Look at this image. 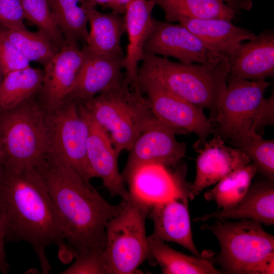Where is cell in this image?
Returning <instances> with one entry per match:
<instances>
[{
	"mask_svg": "<svg viewBox=\"0 0 274 274\" xmlns=\"http://www.w3.org/2000/svg\"><path fill=\"white\" fill-rule=\"evenodd\" d=\"M0 218L6 241L29 244L37 254L43 273L51 265L46 248L55 245L61 259L70 262L76 254L66 243L57 209L41 169L0 172Z\"/></svg>",
	"mask_w": 274,
	"mask_h": 274,
	"instance_id": "cell-1",
	"label": "cell"
},
{
	"mask_svg": "<svg viewBox=\"0 0 274 274\" xmlns=\"http://www.w3.org/2000/svg\"><path fill=\"white\" fill-rule=\"evenodd\" d=\"M41 170L59 214L63 237L68 246L77 256L91 249L104 251L106 223L122 212L128 201L109 203L90 182L50 156Z\"/></svg>",
	"mask_w": 274,
	"mask_h": 274,
	"instance_id": "cell-2",
	"label": "cell"
},
{
	"mask_svg": "<svg viewBox=\"0 0 274 274\" xmlns=\"http://www.w3.org/2000/svg\"><path fill=\"white\" fill-rule=\"evenodd\" d=\"M139 67L141 80L157 82L173 93L196 106L208 110L211 122L227 88L230 63L222 55L207 63L175 62L158 55L145 54Z\"/></svg>",
	"mask_w": 274,
	"mask_h": 274,
	"instance_id": "cell-3",
	"label": "cell"
},
{
	"mask_svg": "<svg viewBox=\"0 0 274 274\" xmlns=\"http://www.w3.org/2000/svg\"><path fill=\"white\" fill-rule=\"evenodd\" d=\"M46 111L37 94L0 112L3 166L13 172L41 169L49 152Z\"/></svg>",
	"mask_w": 274,
	"mask_h": 274,
	"instance_id": "cell-4",
	"label": "cell"
},
{
	"mask_svg": "<svg viewBox=\"0 0 274 274\" xmlns=\"http://www.w3.org/2000/svg\"><path fill=\"white\" fill-rule=\"evenodd\" d=\"M80 104L109 134L118 155L129 151L157 120L141 90L132 88L125 78Z\"/></svg>",
	"mask_w": 274,
	"mask_h": 274,
	"instance_id": "cell-5",
	"label": "cell"
},
{
	"mask_svg": "<svg viewBox=\"0 0 274 274\" xmlns=\"http://www.w3.org/2000/svg\"><path fill=\"white\" fill-rule=\"evenodd\" d=\"M265 80H248L228 76L227 88L214 121V134L224 141L243 137L274 123V93L267 98L270 86Z\"/></svg>",
	"mask_w": 274,
	"mask_h": 274,
	"instance_id": "cell-6",
	"label": "cell"
},
{
	"mask_svg": "<svg viewBox=\"0 0 274 274\" xmlns=\"http://www.w3.org/2000/svg\"><path fill=\"white\" fill-rule=\"evenodd\" d=\"M201 228L212 232L219 242L217 262L222 273L259 274L264 262L274 255V237L257 221L218 220Z\"/></svg>",
	"mask_w": 274,
	"mask_h": 274,
	"instance_id": "cell-7",
	"label": "cell"
},
{
	"mask_svg": "<svg viewBox=\"0 0 274 274\" xmlns=\"http://www.w3.org/2000/svg\"><path fill=\"white\" fill-rule=\"evenodd\" d=\"M129 194L126 209L106 223L104 255L109 274H131L148 259L151 260L146 219L151 206Z\"/></svg>",
	"mask_w": 274,
	"mask_h": 274,
	"instance_id": "cell-8",
	"label": "cell"
},
{
	"mask_svg": "<svg viewBox=\"0 0 274 274\" xmlns=\"http://www.w3.org/2000/svg\"><path fill=\"white\" fill-rule=\"evenodd\" d=\"M46 119L48 155L90 182L95 177L87 156L89 125L79 104L65 99L57 108L46 111Z\"/></svg>",
	"mask_w": 274,
	"mask_h": 274,
	"instance_id": "cell-9",
	"label": "cell"
},
{
	"mask_svg": "<svg viewBox=\"0 0 274 274\" xmlns=\"http://www.w3.org/2000/svg\"><path fill=\"white\" fill-rule=\"evenodd\" d=\"M142 93L148 101L155 117L160 122L176 129L180 134L192 132L198 141L194 146L205 143L214 127L203 110L167 89L160 84L151 81H139Z\"/></svg>",
	"mask_w": 274,
	"mask_h": 274,
	"instance_id": "cell-10",
	"label": "cell"
},
{
	"mask_svg": "<svg viewBox=\"0 0 274 274\" xmlns=\"http://www.w3.org/2000/svg\"><path fill=\"white\" fill-rule=\"evenodd\" d=\"M176 129L157 120L144 130L129 150L127 162L121 174L126 181L140 165L148 163L161 164L175 168L185 156L186 145L179 142Z\"/></svg>",
	"mask_w": 274,
	"mask_h": 274,
	"instance_id": "cell-11",
	"label": "cell"
},
{
	"mask_svg": "<svg viewBox=\"0 0 274 274\" xmlns=\"http://www.w3.org/2000/svg\"><path fill=\"white\" fill-rule=\"evenodd\" d=\"M143 53L173 57L185 63H207L222 55L210 50L181 24L153 18Z\"/></svg>",
	"mask_w": 274,
	"mask_h": 274,
	"instance_id": "cell-12",
	"label": "cell"
},
{
	"mask_svg": "<svg viewBox=\"0 0 274 274\" xmlns=\"http://www.w3.org/2000/svg\"><path fill=\"white\" fill-rule=\"evenodd\" d=\"M168 168L156 163L139 166L125 182L129 186V193L151 207L177 195L193 199L191 184L186 180V165H178L174 172Z\"/></svg>",
	"mask_w": 274,
	"mask_h": 274,
	"instance_id": "cell-13",
	"label": "cell"
},
{
	"mask_svg": "<svg viewBox=\"0 0 274 274\" xmlns=\"http://www.w3.org/2000/svg\"><path fill=\"white\" fill-rule=\"evenodd\" d=\"M86 60L80 45L65 43L44 65V80L37 96L47 112L63 102Z\"/></svg>",
	"mask_w": 274,
	"mask_h": 274,
	"instance_id": "cell-14",
	"label": "cell"
},
{
	"mask_svg": "<svg viewBox=\"0 0 274 274\" xmlns=\"http://www.w3.org/2000/svg\"><path fill=\"white\" fill-rule=\"evenodd\" d=\"M194 149L198 155L196 176L191 186L193 198L231 172L251 163L244 152L227 146L225 141L215 134L211 140Z\"/></svg>",
	"mask_w": 274,
	"mask_h": 274,
	"instance_id": "cell-15",
	"label": "cell"
},
{
	"mask_svg": "<svg viewBox=\"0 0 274 274\" xmlns=\"http://www.w3.org/2000/svg\"><path fill=\"white\" fill-rule=\"evenodd\" d=\"M80 110L89 125L87 156L90 168L95 178H100L104 186L113 196H119L128 201L129 194L119 172L117 154L107 132L100 126L83 106Z\"/></svg>",
	"mask_w": 274,
	"mask_h": 274,
	"instance_id": "cell-16",
	"label": "cell"
},
{
	"mask_svg": "<svg viewBox=\"0 0 274 274\" xmlns=\"http://www.w3.org/2000/svg\"><path fill=\"white\" fill-rule=\"evenodd\" d=\"M177 195L153 204L148 217L153 222L152 237L163 242H172L183 247L193 255L201 257L193 242L188 199Z\"/></svg>",
	"mask_w": 274,
	"mask_h": 274,
	"instance_id": "cell-17",
	"label": "cell"
},
{
	"mask_svg": "<svg viewBox=\"0 0 274 274\" xmlns=\"http://www.w3.org/2000/svg\"><path fill=\"white\" fill-rule=\"evenodd\" d=\"M226 56L229 77L254 81L273 77V30H263L254 40L238 43Z\"/></svg>",
	"mask_w": 274,
	"mask_h": 274,
	"instance_id": "cell-18",
	"label": "cell"
},
{
	"mask_svg": "<svg viewBox=\"0 0 274 274\" xmlns=\"http://www.w3.org/2000/svg\"><path fill=\"white\" fill-rule=\"evenodd\" d=\"M124 57V55L86 56L65 99L82 104L123 80Z\"/></svg>",
	"mask_w": 274,
	"mask_h": 274,
	"instance_id": "cell-19",
	"label": "cell"
},
{
	"mask_svg": "<svg viewBox=\"0 0 274 274\" xmlns=\"http://www.w3.org/2000/svg\"><path fill=\"white\" fill-rule=\"evenodd\" d=\"M155 6L151 0H134L127 6L124 13L128 36L126 55L123 60L125 79L136 90H141L139 64L144 57L143 48L152 23V12Z\"/></svg>",
	"mask_w": 274,
	"mask_h": 274,
	"instance_id": "cell-20",
	"label": "cell"
},
{
	"mask_svg": "<svg viewBox=\"0 0 274 274\" xmlns=\"http://www.w3.org/2000/svg\"><path fill=\"white\" fill-rule=\"evenodd\" d=\"M215 219L217 221L248 219L266 225L274 224L273 181L265 178L251 183L246 194L237 204L206 214L194 219V222H203Z\"/></svg>",
	"mask_w": 274,
	"mask_h": 274,
	"instance_id": "cell-21",
	"label": "cell"
},
{
	"mask_svg": "<svg viewBox=\"0 0 274 274\" xmlns=\"http://www.w3.org/2000/svg\"><path fill=\"white\" fill-rule=\"evenodd\" d=\"M223 19L181 18L180 24L196 36L211 51L227 56L238 43L254 40L252 30Z\"/></svg>",
	"mask_w": 274,
	"mask_h": 274,
	"instance_id": "cell-22",
	"label": "cell"
},
{
	"mask_svg": "<svg viewBox=\"0 0 274 274\" xmlns=\"http://www.w3.org/2000/svg\"><path fill=\"white\" fill-rule=\"evenodd\" d=\"M120 14L113 11L102 13L95 7L90 9V31L82 48L86 56L124 55L121 39L126 29L124 18Z\"/></svg>",
	"mask_w": 274,
	"mask_h": 274,
	"instance_id": "cell-23",
	"label": "cell"
},
{
	"mask_svg": "<svg viewBox=\"0 0 274 274\" xmlns=\"http://www.w3.org/2000/svg\"><path fill=\"white\" fill-rule=\"evenodd\" d=\"M53 18L62 33L65 43H85L90 9L97 5L89 0H47Z\"/></svg>",
	"mask_w": 274,
	"mask_h": 274,
	"instance_id": "cell-24",
	"label": "cell"
},
{
	"mask_svg": "<svg viewBox=\"0 0 274 274\" xmlns=\"http://www.w3.org/2000/svg\"><path fill=\"white\" fill-rule=\"evenodd\" d=\"M151 260L159 265L164 274H220L213 261L203 256H190L176 251L164 242L147 237Z\"/></svg>",
	"mask_w": 274,
	"mask_h": 274,
	"instance_id": "cell-25",
	"label": "cell"
},
{
	"mask_svg": "<svg viewBox=\"0 0 274 274\" xmlns=\"http://www.w3.org/2000/svg\"><path fill=\"white\" fill-rule=\"evenodd\" d=\"M163 11L165 21L181 18L232 21L236 14L222 0H151Z\"/></svg>",
	"mask_w": 274,
	"mask_h": 274,
	"instance_id": "cell-26",
	"label": "cell"
},
{
	"mask_svg": "<svg viewBox=\"0 0 274 274\" xmlns=\"http://www.w3.org/2000/svg\"><path fill=\"white\" fill-rule=\"evenodd\" d=\"M44 70L30 66L10 72L0 85V112L16 107L41 90Z\"/></svg>",
	"mask_w": 274,
	"mask_h": 274,
	"instance_id": "cell-27",
	"label": "cell"
},
{
	"mask_svg": "<svg viewBox=\"0 0 274 274\" xmlns=\"http://www.w3.org/2000/svg\"><path fill=\"white\" fill-rule=\"evenodd\" d=\"M257 173L251 162L237 168L207 191L204 197L208 201H214L221 209L232 207L244 197Z\"/></svg>",
	"mask_w": 274,
	"mask_h": 274,
	"instance_id": "cell-28",
	"label": "cell"
},
{
	"mask_svg": "<svg viewBox=\"0 0 274 274\" xmlns=\"http://www.w3.org/2000/svg\"><path fill=\"white\" fill-rule=\"evenodd\" d=\"M2 28L7 38L30 61L45 65L59 51L49 38L39 30L31 32L26 28L11 30Z\"/></svg>",
	"mask_w": 274,
	"mask_h": 274,
	"instance_id": "cell-29",
	"label": "cell"
},
{
	"mask_svg": "<svg viewBox=\"0 0 274 274\" xmlns=\"http://www.w3.org/2000/svg\"><path fill=\"white\" fill-rule=\"evenodd\" d=\"M234 147L244 152L257 172L274 181V141L264 139L256 132L230 141Z\"/></svg>",
	"mask_w": 274,
	"mask_h": 274,
	"instance_id": "cell-30",
	"label": "cell"
},
{
	"mask_svg": "<svg viewBox=\"0 0 274 274\" xmlns=\"http://www.w3.org/2000/svg\"><path fill=\"white\" fill-rule=\"evenodd\" d=\"M26 19L44 33L59 50L65 44L62 33L56 23L47 0H20Z\"/></svg>",
	"mask_w": 274,
	"mask_h": 274,
	"instance_id": "cell-31",
	"label": "cell"
},
{
	"mask_svg": "<svg viewBox=\"0 0 274 274\" xmlns=\"http://www.w3.org/2000/svg\"><path fill=\"white\" fill-rule=\"evenodd\" d=\"M104 251L91 249L79 254L76 261L62 274H109Z\"/></svg>",
	"mask_w": 274,
	"mask_h": 274,
	"instance_id": "cell-32",
	"label": "cell"
},
{
	"mask_svg": "<svg viewBox=\"0 0 274 274\" xmlns=\"http://www.w3.org/2000/svg\"><path fill=\"white\" fill-rule=\"evenodd\" d=\"M0 64L4 76L30 66V61L7 38L0 26Z\"/></svg>",
	"mask_w": 274,
	"mask_h": 274,
	"instance_id": "cell-33",
	"label": "cell"
},
{
	"mask_svg": "<svg viewBox=\"0 0 274 274\" xmlns=\"http://www.w3.org/2000/svg\"><path fill=\"white\" fill-rule=\"evenodd\" d=\"M20 0H0V26L16 30L26 28Z\"/></svg>",
	"mask_w": 274,
	"mask_h": 274,
	"instance_id": "cell-34",
	"label": "cell"
},
{
	"mask_svg": "<svg viewBox=\"0 0 274 274\" xmlns=\"http://www.w3.org/2000/svg\"><path fill=\"white\" fill-rule=\"evenodd\" d=\"M5 232L0 218V272L6 274L9 272V263L7 261L5 250Z\"/></svg>",
	"mask_w": 274,
	"mask_h": 274,
	"instance_id": "cell-35",
	"label": "cell"
},
{
	"mask_svg": "<svg viewBox=\"0 0 274 274\" xmlns=\"http://www.w3.org/2000/svg\"><path fill=\"white\" fill-rule=\"evenodd\" d=\"M231 9L239 13L241 11H250L253 6L252 0H222Z\"/></svg>",
	"mask_w": 274,
	"mask_h": 274,
	"instance_id": "cell-36",
	"label": "cell"
},
{
	"mask_svg": "<svg viewBox=\"0 0 274 274\" xmlns=\"http://www.w3.org/2000/svg\"><path fill=\"white\" fill-rule=\"evenodd\" d=\"M96 5H99L105 8H109L112 11L122 14L125 12L124 9L119 4L118 0H89Z\"/></svg>",
	"mask_w": 274,
	"mask_h": 274,
	"instance_id": "cell-37",
	"label": "cell"
},
{
	"mask_svg": "<svg viewBox=\"0 0 274 274\" xmlns=\"http://www.w3.org/2000/svg\"><path fill=\"white\" fill-rule=\"evenodd\" d=\"M134 0H118L121 6L126 10L127 6Z\"/></svg>",
	"mask_w": 274,
	"mask_h": 274,
	"instance_id": "cell-38",
	"label": "cell"
},
{
	"mask_svg": "<svg viewBox=\"0 0 274 274\" xmlns=\"http://www.w3.org/2000/svg\"><path fill=\"white\" fill-rule=\"evenodd\" d=\"M3 78H4V75H3V72H2V68H1V64H0V85L2 83V81L3 79Z\"/></svg>",
	"mask_w": 274,
	"mask_h": 274,
	"instance_id": "cell-39",
	"label": "cell"
},
{
	"mask_svg": "<svg viewBox=\"0 0 274 274\" xmlns=\"http://www.w3.org/2000/svg\"><path fill=\"white\" fill-rule=\"evenodd\" d=\"M2 167H3V161H2V154H1V149H0V172L2 169Z\"/></svg>",
	"mask_w": 274,
	"mask_h": 274,
	"instance_id": "cell-40",
	"label": "cell"
}]
</instances>
